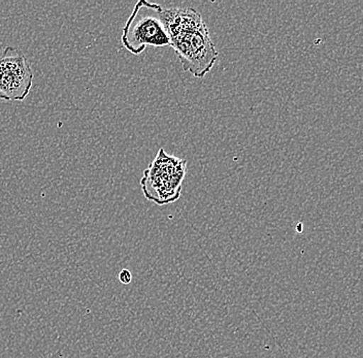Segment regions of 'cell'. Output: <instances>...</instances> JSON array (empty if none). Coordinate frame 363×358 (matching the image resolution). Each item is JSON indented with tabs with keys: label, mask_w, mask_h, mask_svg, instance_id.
I'll return each mask as SVG.
<instances>
[{
	"label": "cell",
	"mask_w": 363,
	"mask_h": 358,
	"mask_svg": "<svg viewBox=\"0 0 363 358\" xmlns=\"http://www.w3.org/2000/svg\"><path fill=\"white\" fill-rule=\"evenodd\" d=\"M121 43L133 55H140L147 47H170L165 9L146 0L138 1L124 25Z\"/></svg>",
	"instance_id": "7a4b0ae2"
},
{
	"label": "cell",
	"mask_w": 363,
	"mask_h": 358,
	"mask_svg": "<svg viewBox=\"0 0 363 358\" xmlns=\"http://www.w3.org/2000/svg\"><path fill=\"white\" fill-rule=\"evenodd\" d=\"M118 279H119L120 282L124 285L130 284L133 282V274L129 269H123L120 272L119 275H118Z\"/></svg>",
	"instance_id": "5b68a950"
},
{
	"label": "cell",
	"mask_w": 363,
	"mask_h": 358,
	"mask_svg": "<svg viewBox=\"0 0 363 358\" xmlns=\"http://www.w3.org/2000/svg\"><path fill=\"white\" fill-rule=\"evenodd\" d=\"M187 160L159 149L155 160L144 172L140 187L147 201L167 206L180 198L182 184L187 173Z\"/></svg>",
	"instance_id": "3957f363"
},
{
	"label": "cell",
	"mask_w": 363,
	"mask_h": 358,
	"mask_svg": "<svg viewBox=\"0 0 363 358\" xmlns=\"http://www.w3.org/2000/svg\"><path fill=\"white\" fill-rule=\"evenodd\" d=\"M170 47L182 67L194 78H203L214 67L218 51L201 13L194 9H165Z\"/></svg>",
	"instance_id": "6da1fadb"
},
{
	"label": "cell",
	"mask_w": 363,
	"mask_h": 358,
	"mask_svg": "<svg viewBox=\"0 0 363 358\" xmlns=\"http://www.w3.org/2000/svg\"><path fill=\"white\" fill-rule=\"evenodd\" d=\"M33 84V72L24 53L6 47L0 55V99L23 101Z\"/></svg>",
	"instance_id": "277c9868"
}]
</instances>
